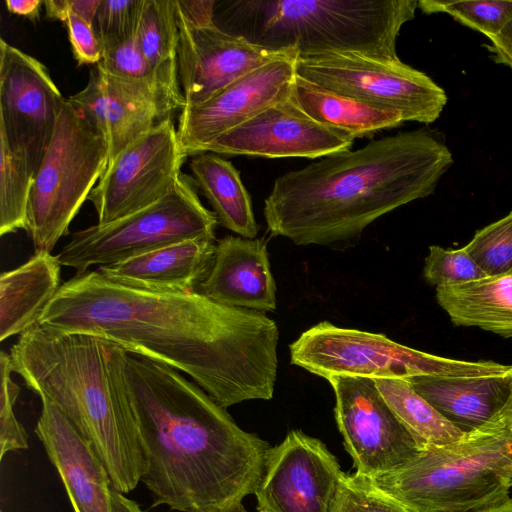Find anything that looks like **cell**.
I'll return each instance as SVG.
<instances>
[{
  "mask_svg": "<svg viewBox=\"0 0 512 512\" xmlns=\"http://www.w3.org/2000/svg\"><path fill=\"white\" fill-rule=\"evenodd\" d=\"M177 19V68L185 106L210 100L245 75L294 50L257 45L215 23L194 26L178 14Z\"/></svg>",
  "mask_w": 512,
  "mask_h": 512,
  "instance_id": "obj_16",
  "label": "cell"
},
{
  "mask_svg": "<svg viewBox=\"0 0 512 512\" xmlns=\"http://www.w3.org/2000/svg\"><path fill=\"white\" fill-rule=\"evenodd\" d=\"M9 354L12 372L90 444L112 487L123 494L134 490L143 455L128 403L109 370V341L38 324L20 335Z\"/></svg>",
  "mask_w": 512,
  "mask_h": 512,
  "instance_id": "obj_4",
  "label": "cell"
},
{
  "mask_svg": "<svg viewBox=\"0 0 512 512\" xmlns=\"http://www.w3.org/2000/svg\"><path fill=\"white\" fill-rule=\"evenodd\" d=\"M144 0H101L92 27L101 47L136 35Z\"/></svg>",
  "mask_w": 512,
  "mask_h": 512,
  "instance_id": "obj_34",
  "label": "cell"
},
{
  "mask_svg": "<svg viewBox=\"0 0 512 512\" xmlns=\"http://www.w3.org/2000/svg\"><path fill=\"white\" fill-rule=\"evenodd\" d=\"M67 99L105 138L109 162L159 122L172 117L151 96L108 76L97 66L86 86Z\"/></svg>",
  "mask_w": 512,
  "mask_h": 512,
  "instance_id": "obj_19",
  "label": "cell"
},
{
  "mask_svg": "<svg viewBox=\"0 0 512 512\" xmlns=\"http://www.w3.org/2000/svg\"><path fill=\"white\" fill-rule=\"evenodd\" d=\"M179 27L175 0H144L137 43L149 64L172 86L180 87L177 68Z\"/></svg>",
  "mask_w": 512,
  "mask_h": 512,
  "instance_id": "obj_29",
  "label": "cell"
},
{
  "mask_svg": "<svg viewBox=\"0 0 512 512\" xmlns=\"http://www.w3.org/2000/svg\"><path fill=\"white\" fill-rule=\"evenodd\" d=\"M477 512H512V499L509 498L498 505Z\"/></svg>",
  "mask_w": 512,
  "mask_h": 512,
  "instance_id": "obj_45",
  "label": "cell"
},
{
  "mask_svg": "<svg viewBox=\"0 0 512 512\" xmlns=\"http://www.w3.org/2000/svg\"><path fill=\"white\" fill-rule=\"evenodd\" d=\"M215 512H248L246 508L241 503L232 504L229 506H226L220 510H217Z\"/></svg>",
  "mask_w": 512,
  "mask_h": 512,
  "instance_id": "obj_46",
  "label": "cell"
},
{
  "mask_svg": "<svg viewBox=\"0 0 512 512\" xmlns=\"http://www.w3.org/2000/svg\"><path fill=\"white\" fill-rule=\"evenodd\" d=\"M354 138L308 116L289 98L225 133L206 152L265 158L319 159L350 150Z\"/></svg>",
  "mask_w": 512,
  "mask_h": 512,
  "instance_id": "obj_17",
  "label": "cell"
},
{
  "mask_svg": "<svg viewBox=\"0 0 512 512\" xmlns=\"http://www.w3.org/2000/svg\"><path fill=\"white\" fill-rule=\"evenodd\" d=\"M5 5L8 11L13 14L28 18L31 21L40 18V11L43 1L40 0H6Z\"/></svg>",
  "mask_w": 512,
  "mask_h": 512,
  "instance_id": "obj_40",
  "label": "cell"
},
{
  "mask_svg": "<svg viewBox=\"0 0 512 512\" xmlns=\"http://www.w3.org/2000/svg\"><path fill=\"white\" fill-rule=\"evenodd\" d=\"M65 101L43 63L0 39V135L34 176Z\"/></svg>",
  "mask_w": 512,
  "mask_h": 512,
  "instance_id": "obj_13",
  "label": "cell"
},
{
  "mask_svg": "<svg viewBox=\"0 0 512 512\" xmlns=\"http://www.w3.org/2000/svg\"><path fill=\"white\" fill-rule=\"evenodd\" d=\"M335 419L356 473L367 478L394 471L424 448L389 407L374 379L331 376Z\"/></svg>",
  "mask_w": 512,
  "mask_h": 512,
  "instance_id": "obj_11",
  "label": "cell"
},
{
  "mask_svg": "<svg viewBox=\"0 0 512 512\" xmlns=\"http://www.w3.org/2000/svg\"><path fill=\"white\" fill-rule=\"evenodd\" d=\"M107 141L66 99L48 149L35 174L26 231L36 252H50L104 174Z\"/></svg>",
  "mask_w": 512,
  "mask_h": 512,
  "instance_id": "obj_7",
  "label": "cell"
},
{
  "mask_svg": "<svg viewBox=\"0 0 512 512\" xmlns=\"http://www.w3.org/2000/svg\"><path fill=\"white\" fill-rule=\"evenodd\" d=\"M199 288V292L223 305L274 311L276 284L266 243L239 236L219 240L212 266Z\"/></svg>",
  "mask_w": 512,
  "mask_h": 512,
  "instance_id": "obj_20",
  "label": "cell"
},
{
  "mask_svg": "<svg viewBox=\"0 0 512 512\" xmlns=\"http://www.w3.org/2000/svg\"><path fill=\"white\" fill-rule=\"evenodd\" d=\"M297 50L275 59L227 86L210 100L180 111L177 133L188 156L209 145L265 109L291 98Z\"/></svg>",
  "mask_w": 512,
  "mask_h": 512,
  "instance_id": "obj_15",
  "label": "cell"
},
{
  "mask_svg": "<svg viewBox=\"0 0 512 512\" xmlns=\"http://www.w3.org/2000/svg\"><path fill=\"white\" fill-rule=\"evenodd\" d=\"M423 275L436 288L463 284L486 276L464 248L453 250L437 245L429 247Z\"/></svg>",
  "mask_w": 512,
  "mask_h": 512,
  "instance_id": "obj_33",
  "label": "cell"
},
{
  "mask_svg": "<svg viewBox=\"0 0 512 512\" xmlns=\"http://www.w3.org/2000/svg\"><path fill=\"white\" fill-rule=\"evenodd\" d=\"M463 248L486 276L512 274V211L477 231Z\"/></svg>",
  "mask_w": 512,
  "mask_h": 512,
  "instance_id": "obj_32",
  "label": "cell"
},
{
  "mask_svg": "<svg viewBox=\"0 0 512 512\" xmlns=\"http://www.w3.org/2000/svg\"><path fill=\"white\" fill-rule=\"evenodd\" d=\"M494 419H499L506 424L512 425V389L506 405Z\"/></svg>",
  "mask_w": 512,
  "mask_h": 512,
  "instance_id": "obj_44",
  "label": "cell"
},
{
  "mask_svg": "<svg viewBox=\"0 0 512 512\" xmlns=\"http://www.w3.org/2000/svg\"><path fill=\"white\" fill-rule=\"evenodd\" d=\"M417 8L416 0H240L227 13L233 34L266 48L399 59L397 38Z\"/></svg>",
  "mask_w": 512,
  "mask_h": 512,
  "instance_id": "obj_5",
  "label": "cell"
},
{
  "mask_svg": "<svg viewBox=\"0 0 512 512\" xmlns=\"http://www.w3.org/2000/svg\"><path fill=\"white\" fill-rule=\"evenodd\" d=\"M0 373V460L2 461L8 452L27 449L28 435L14 412L20 387L11 378V358L5 351L0 355Z\"/></svg>",
  "mask_w": 512,
  "mask_h": 512,
  "instance_id": "obj_35",
  "label": "cell"
},
{
  "mask_svg": "<svg viewBox=\"0 0 512 512\" xmlns=\"http://www.w3.org/2000/svg\"><path fill=\"white\" fill-rule=\"evenodd\" d=\"M189 168L218 223L240 237L253 239L258 233V225L251 198L233 164L218 154L203 152L192 156Z\"/></svg>",
  "mask_w": 512,
  "mask_h": 512,
  "instance_id": "obj_25",
  "label": "cell"
},
{
  "mask_svg": "<svg viewBox=\"0 0 512 512\" xmlns=\"http://www.w3.org/2000/svg\"><path fill=\"white\" fill-rule=\"evenodd\" d=\"M214 239L173 243L98 271L109 280L140 290L189 293L207 276L214 259Z\"/></svg>",
  "mask_w": 512,
  "mask_h": 512,
  "instance_id": "obj_21",
  "label": "cell"
},
{
  "mask_svg": "<svg viewBox=\"0 0 512 512\" xmlns=\"http://www.w3.org/2000/svg\"><path fill=\"white\" fill-rule=\"evenodd\" d=\"M38 324L97 336L166 364L225 409L273 397L277 324L260 311L223 305L199 291L140 290L96 269L61 284Z\"/></svg>",
  "mask_w": 512,
  "mask_h": 512,
  "instance_id": "obj_1",
  "label": "cell"
},
{
  "mask_svg": "<svg viewBox=\"0 0 512 512\" xmlns=\"http://www.w3.org/2000/svg\"><path fill=\"white\" fill-rule=\"evenodd\" d=\"M436 298L455 325L512 337V274L440 286Z\"/></svg>",
  "mask_w": 512,
  "mask_h": 512,
  "instance_id": "obj_24",
  "label": "cell"
},
{
  "mask_svg": "<svg viewBox=\"0 0 512 512\" xmlns=\"http://www.w3.org/2000/svg\"><path fill=\"white\" fill-rule=\"evenodd\" d=\"M112 512H143L139 505L112 488Z\"/></svg>",
  "mask_w": 512,
  "mask_h": 512,
  "instance_id": "obj_42",
  "label": "cell"
},
{
  "mask_svg": "<svg viewBox=\"0 0 512 512\" xmlns=\"http://www.w3.org/2000/svg\"><path fill=\"white\" fill-rule=\"evenodd\" d=\"M335 512H410L365 476H345Z\"/></svg>",
  "mask_w": 512,
  "mask_h": 512,
  "instance_id": "obj_36",
  "label": "cell"
},
{
  "mask_svg": "<svg viewBox=\"0 0 512 512\" xmlns=\"http://www.w3.org/2000/svg\"><path fill=\"white\" fill-rule=\"evenodd\" d=\"M192 177L181 173L171 189L151 205L107 224L71 234L57 258L77 275L94 265L121 262L188 239L215 240V214L201 203Z\"/></svg>",
  "mask_w": 512,
  "mask_h": 512,
  "instance_id": "obj_9",
  "label": "cell"
},
{
  "mask_svg": "<svg viewBox=\"0 0 512 512\" xmlns=\"http://www.w3.org/2000/svg\"><path fill=\"white\" fill-rule=\"evenodd\" d=\"M61 264L50 252H36L0 277V341L34 326L60 289Z\"/></svg>",
  "mask_w": 512,
  "mask_h": 512,
  "instance_id": "obj_23",
  "label": "cell"
},
{
  "mask_svg": "<svg viewBox=\"0 0 512 512\" xmlns=\"http://www.w3.org/2000/svg\"><path fill=\"white\" fill-rule=\"evenodd\" d=\"M95 66L108 76L145 92L170 115L185 106L181 88L169 84L149 64L137 43L136 35L102 47L101 60Z\"/></svg>",
  "mask_w": 512,
  "mask_h": 512,
  "instance_id": "obj_28",
  "label": "cell"
},
{
  "mask_svg": "<svg viewBox=\"0 0 512 512\" xmlns=\"http://www.w3.org/2000/svg\"><path fill=\"white\" fill-rule=\"evenodd\" d=\"M346 474L319 439L290 431L267 454L255 491L259 512H335Z\"/></svg>",
  "mask_w": 512,
  "mask_h": 512,
  "instance_id": "obj_14",
  "label": "cell"
},
{
  "mask_svg": "<svg viewBox=\"0 0 512 512\" xmlns=\"http://www.w3.org/2000/svg\"><path fill=\"white\" fill-rule=\"evenodd\" d=\"M370 480L410 512H477L498 505L512 488V425L493 419Z\"/></svg>",
  "mask_w": 512,
  "mask_h": 512,
  "instance_id": "obj_6",
  "label": "cell"
},
{
  "mask_svg": "<svg viewBox=\"0 0 512 512\" xmlns=\"http://www.w3.org/2000/svg\"><path fill=\"white\" fill-rule=\"evenodd\" d=\"M177 14L194 26L214 24V0H175Z\"/></svg>",
  "mask_w": 512,
  "mask_h": 512,
  "instance_id": "obj_38",
  "label": "cell"
},
{
  "mask_svg": "<svg viewBox=\"0 0 512 512\" xmlns=\"http://www.w3.org/2000/svg\"><path fill=\"white\" fill-rule=\"evenodd\" d=\"M109 370L133 416L153 506L215 512L254 494L271 446L174 368L109 342Z\"/></svg>",
  "mask_w": 512,
  "mask_h": 512,
  "instance_id": "obj_2",
  "label": "cell"
},
{
  "mask_svg": "<svg viewBox=\"0 0 512 512\" xmlns=\"http://www.w3.org/2000/svg\"><path fill=\"white\" fill-rule=\"evenodd\" d=\"M292 98L315 121L343 131L354 139L373 136L405 122L397 112L333 93L297 75Z\"/></svg>",
  "mask_w": 512,
  "mask_h": 512,
  "instance_id": "obj_26",
  "label": "cell"
},
{
  "mask_svg": "<svg viewBox=\"0 0 512 512\" xmlns=\"http://www.w3.org/2000/svg\"><path fill=\"white\" fill-rule=\"evenodd\" d=\"M412 388L464 434L492 421L506 405L512 389V367L485 377L415 376Z\"/></svg>",
  "mask_w": 512,
  "mask_h": 512,
  "instance_id": "obj_22",
  "label": "cell"
},
{
  "mask_svg": "<svg viewBox=\"0 0 512 512\" xmlns=\"http://www.w3.org/2000/svg\"><path fill=\"white\" fill-rule=\"evenodd\" d=\"M34 174L0 135V235L27 228Z\"/></svg>",
  "mask_w": 512,
  "mask_h": 512,
  "instance_id": "obj_30",
  "label": "cell"
},
{
  "mask_svg": "<svg viewBox=\"0 0 512 512\" xmlns=\"http://www.w3.org/2000/svg\"><path fill=\"white\" fill-rule=\"evenodd\" d=\"M2 512V511H1Z\"/></svg>",
  "mask_w": 512,
  "mask_h": 512,
  "instance_id": "obj_47",
  "label": "cell"
},
{
  "mask_svg": "<svg viewBox=\"0 0 512 512\" xmlns=\"http://www.w3.org/2000/svg\"><path fill=\"white\" fill-rule=\"evenodd\" d=\"M187 157L172 117L159 122L108 163L89 194L97 224L121 219L159 200L182 173Z\"/></svg>",
  "mask_w": 512,
  "mask_h": 512,
  "instance_id": "obj_12",
  "label": "cell"
},
{
  "mask_svg": "<svg viewBox=\"0 0 512 512\" xmlns=\"http://www.w3.org/2000/svg\"><path fill=\"white\" fill-rule=\"evenodd\" d=\"M35 434L57 470L74 512H112L109 474L90 444L62 412L40 397Z\"/></svg>",
  "mask_w": 512,
  "mask_h": 512,
  "instance_id": "obj_18",
  "label": "cell"
},
{
  "mask_svg": "<svg viewBox=\"0 0 512 512\" xmlns=\"http://www.w3.org/2000/svg\"><path fill=\"white\" fill-rule=\"evenodd\" d=\"M46 17L65 21L69 13L67 8V0H46L43 1Z\"/></svg>",
  "mask_w": 512,
  "mask_h": 512,
  "instance_id": "obj_43",
  "label": "cell"
},
{
  "mask_svg": "<svg viewBox=\"0 0 512 512\" xmlns=\"http://www.w3.org/2000/svg\"><path fill=\"white\" fill-rule=\"evenodd\" d=\"M296 75L333 93L397 112L405 122L433 123L448 100L428 75L400 59L354 53L298 56Z\"/></svg>",
  "mask_w": 512,
  "mask_h": 512,
  "instance_id": "obj_10",
  "label": "cell"
},
{
  "mask_svg": "<svg viewBox=\"0 0 512 512\" xmlns=\"http://www.w3.org/2000/svg\"><path fill=\"white\" fill-rule=\"evenodd\" d=\"M381 395L423 448L460 440L465 434L420 396L407 379H376Z\"/></svg>",
  "mask_w": 512,
  "mask_h": 512,
  "instance_id": "obj_27",
  "label": "cell"
},
{
  "mask_svg": "<svg viewBox=\"0 0 512 512\" xmlns=\"http://www.w3.org/2000/svg\"><path fill=\"white\" fill-rule=\"evenodd\" d=\"M73 55L79 65H97L102 57L101 44L93 27L83 18L69 12L65 19Z\"/></svg>",
  "mask_w": 512,
  "mask_h": 512,
  "instance_id": "obj_37",
  "label": "cell"
},
{
  "mask_svg": "<svg viewBox=\"0 0 512 512\" xmlns=\"http://www.w3.org/2000/svg\"><path fill=\"white\" fill-rule=\"evenodd\" d=\"M101 0H67L69 12L76 14L92 25Z\"/></svg>",
  "mask_w": 512,
  "mask_h": 512,
  "instance_id": "obj_41",
  "label": "cell"
},
{
  "mask_svg": "<svg viewBox=\"0 0 512 512\" xmlns=\"http://www.w3.org/2000/svg\"><path fill=\"white\" fill-rule=\"evenodd\" d=\"M452 163L446 145L425 130L373 140L278 177L264 201L265 221L272 235L297 245L350 241L432 194Z\"/></svg>",
  "mask_w": 512,
  "mask_h": 512,
  "instance_id": "obj_3",
  "label": "cell"
},
{
  "mask_svg": "<svg viewBox=\"0 0 512 512\" xmlns=\"http://www.w3.org/2000/svg\"><path fill=\"white\" fill-rule=\"evenodd\" d=\"M418 8L426 14L447 13L487 38L498 35L512 21V0H420Z\"/></svg>",
  "mask_w": 512,
  "mask_h": 512,
  "instance_id": "obj_31",
  "label": "cell"
},
{
  "mask_svg": "<svg viewBox=\"0 0 512 512\" xmlns=\"http://www.w3.org/2000/svg\"><path fill=\"white\" fill-rule=\"evenodd\" d=\"M290 360L308 372L370 379L415 376L485 377L506 373L512 365L469 362L428 354L401 345L384 334L337 327L322 321L290 345Z\"/></svg>",
  "mask_w": 512,
  "mask_h": 512,
  "instance_id": "obj_8",
  "label": "cell"
},
{
  "mask_svg": "<svg viewBox=\"0 0 512 512\" xmlns=\"http://www.w3.org/2000/svg\"><path fill=\"white\" fill-rule=\"evenodd\" d=\"M488 39L490 43L484 46L491 59L512 68V21L498 35Z\"/></svg>",
  "mask_w": 512,
  "mask_h": 512,
  "instance_id": "obj_39",
  "label": "cell"
}]
</instances>
